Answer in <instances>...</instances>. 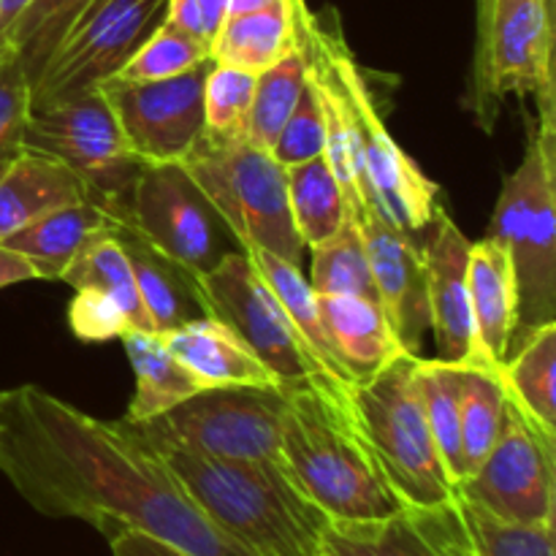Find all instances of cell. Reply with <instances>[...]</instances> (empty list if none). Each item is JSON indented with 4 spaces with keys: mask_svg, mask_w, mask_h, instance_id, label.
Returning <instances> with one entry per match:
<instances>
[{
    "mask_svg": "<svg viewBox=\"0 0 556 556\" xmlns=\"http://www.w3.org/2000/svg\"><path fill=\"white\" fill-rule=\"evenodd\" d=\"M0 472L43 516L130 527L188 556H248L182 492L125 421H101L36 386L0 394Z\"/></svg>",
    "mask_w": 556,
    "mask_h": 556,
    "instance_id": "cell-1",
    "label": "cell"
},
{
    "mask_svg": "<svg viewBox=\"0 0 556 556\" xmlns=\"http://www.w3.org/2000/svg\"><path fill=\"white\" fill-rule=\"evenodd\" d=\"M182 492L248 556H320L326 516L280 459H220L155 445Z\"/></svg>",
    "mask_w": 556,
    "mask_h": 556,
    "instance_id": "cell-2",
    "label": "cell"
},
{
    "mask_svg": "<svg viewBox=\"0 0 556 556\" xmlns=\"http://www.w3.org/2000/svg\"><path fill=\"white\" fill-rule=\"evenodd\" d=\"M280 462L329 521L389 519L405 508L358 429L353 394L320 386L282 391Z\"/></svg>",
    "mask_w": 556,
    "mask_h": 556,
    "instance_id": "cell-3",
    "label": "cell"
},
{
    "mask_svg": "<svg viewBox=\"0 0 556 556\" xmlns=\"http://www.w3.org/2000/svg\"><path fill=\"white\" fill-rule=\"evenodd\" d=\"M293 16L309 43L326 60L342 103H345L358 157L362 204H372L391 226H396L407 237H424L440 210L438 182H432L389 134L383 114L364 81L362 68L356 65L342 36L324 30L313 11L304 5V0H293Z\"/></svg>",
    "mask_w": 556,
    "mask_h": 556,
    "instance_id": "cell-4",
    "label": "cell"
},
{
    "mask_svg": "<svg viewBox=\"0 0 556 556\" xmlns=\"http://www.w3.org/2000/svg\"><path fill=\"white\" fill-rule=\"evenodd\" d=\"M486 237L510 255L519 318L508 353L525 337L556 324V134L552 119L530 123L519 166L503 179Z\"/></svg>",
    "mask_w": 556,
    "mask_h": 556,
    "instance_id": "cell-5",
    "label": "cell"
},
{
    "mask_svg": "<svg viewBox=\"0 0 556 556\" xmlns=\"http://www.w3.org/2000/svg\"><path fill=\"white\" fill-rule=\"evenodd\" d=\"M179 166L223 217L239 248L266 250L299 266L304 242L291 220L286 166L271 150L244 134H201Z\"/></svg>",
    "mask_w": 556,
    "mask_h": 556,
    "instance_id": "cell-6",
    "label": "cell"
},
{
    "mask_svg": "<svg viewBox=\"0 0 556 556\" xmlns=\"http://www.w3.org/2000/svg\"><path fill=\"white\" fill-rule=\"evenodd\" d=\"M421 356L400 353L353 386L358 429L405 508H432L456 494L424 407Z\"/></svg>",
    "mask_w": 556,
    "mask_h": 556,
    "instance_id": "cell-7",
    "label": "cell"
},
{
    "mask_svg": "<svg viewBox=\"0 0 556 556\" xmlns=\"http://www.w3.org/2000/svg\"><path fill=\"white\" fill-rule=\"evenodd\" d=\"M195 296L201 313L226 324L275 375L282 391L320 386L334 394H353V389L334 386L320 372L302 334L253 269L244 250H231L223 255L215 269L195 277Z\"/></svg>",
    "mask_w": 556,
    "mask_h": 556,
    "instance_id": "cell-8",
    "label": "cell"
},
{
    "mask_svg": "<svg viewBox=\"0 0 556 556\" xmlns=\"http://www.w3.org/2000/svg\"><path fill=\"white\" fill-rule=\"evenodd\" d=\"M119 237L195 280L231 253L233 233L179 163H144L119 215Z\"/></svg>",
    "mask_w": 556,
    "mask_h": 556,
    "instance_id": "cell-9",
    "label": "cell"
},
{
    "mask_svg": "<svg viewBox=\"0 0 556 556\" xmlns=\"http://www.w3.org/2000/svg\"><path fill=\"white\" fill-rule=\"evenodd\" d=\"M25 150L65 163L87 185L92 204L117 220L144 163L128 150L103 92L90 90L52 106L30 109Z\"/></svg>",
    "mask_w": 556,
    "mask_h": 556,
    "instance_id": "cell-10",
    "label": "cell"
},
{
    "mask_svg": "<svg viewBox=\"0 0 556 556\" xmlns=\"http://www.w3.org/2000/svg\"><path fill=\"white\" fill-rule=\"evenodd\" d=\"M286 394L280 389H201L163 416L130 424L147 443L220 459H280ZM128 424V421H125Z\"/></svg>",
    "mask_w": 556,
    "mask_h": 556,
    "instance_id": "cell-11",
    "label": "cell"
},
{
    "mask_svg": "<svg viewBox=\"0 0 556 556\" xmlns=\"http://www.w3.org/2000/svg\"><path fill=\"white\" fill-rule=\"evenodd\" d=\"M476 106L486 128L503 96H535L538 119L554 123L552 0H492L486 30L476 47Z\"/></svg>",
    "mask_w": 556,
    "mask_h": 556,
    "instance_id": "cell-12",
    "label": "cell"
},
{
    "mask_svg": "<svg viewBox=\"0 0 556 556\" xmlns=\"http://www.w3.org/2000/svg\"><path fill=\"white\" fill-rule=\"evenodd\" d=\"M456 494L500 519L556 525V432L527 416L505 391L497 443Z\"/></svg>",
    "mask_w": 556,
    "mask_h": 556,
    "instance_id": "cell-13",
    "label": "cell"
},
{
    "mask_svg": "<svg viewBox=\"0 0 556 556\" xmlns=\"http://www.w3.org/2000/svg\"><path fill=\"white\" fill-rule=\"evenodd\" d=\"M168 0H92L30 87V109L52 106L117 76L166 16Z\"/></svg>",
    "mask_w": 556,
    "mask_h": 556,
    "instance_id": "cell-14",
    "label": "cell"
},
{
    "mask_svg": "<svg viewBox=\"0 0 556 556\" xmlns=\"http://www.w3.org/2000/svg\"><path fill=\"white\" fill-rule=\"evenodd\" d=\"M212 60L157 81L98 85L128 150L141 163H179L204 134V81Z\"/></svg>",
    "mask_w": 556,
    "mask_h": 556,
    "instance_id": "cell-15",
    "label": "cell"
},
{
    "mask_svg": "<svg viewBox=\"0 0 556 556\" xmlns=\"http://www.w3.org/2000/svg\"><path fill=\"white\" fill-rule=\"evenodd\" d=\"M356 217L380 307L400 345L413 356H421L424 334L429 329L427 266L421 242L391 226L372 204L358 206Z\"/></svg>",
    "mask_w": 556,
    "mask_h": 556,
    "instance_id": "cell-16",
    "label": "cell"
},
{
    "mask_svg": "<svg viewBox=\"0 0 556 556\" xmlns=\"http://www.w3.org/2000/svg\"><path fill=\"white\" fill-rule=\"evenodd\" d=\"M421 253L427 266L429 329L434 334L438 362H472L478 358V340L470 309V288H467L470 239L443 210H438L434 220L424 231Z\"/></svg>",
    "mask_w": 556,
    "mask_h": 556,
    "instance_id": "cell-17",
    "label": "cell"
},
{
    "mask_svg": "<svg viewBox=\"0 0 556 556\" xmlns=\"http://www.w3.org/2000/svg\"><path fill=\"white\" fill-rule=\"evenodd\" d=\"M467 288H470V309L476 324L478 358L500 364L508 356L510 340L519 318V293L508 250L492 237L470 242L467 255Z\"/></svg>",
    "mask_w": 556,
    "mask_h": 556,
    "instance_id": "cell-18",
    "label": "cell"
},
{
    "mask_svg": "<svg viewBox=\"0 0 556 556\" xmlns=\"http://www.w3.org/2000/svg\"><path fill=\"white\" fill-rule=\"evenodd\" d=\"M161 337L168 351L204 383V389H223V386L280 389L275 375L220 320L201 315Z\"/></svg>",
    "mask_w": 556,
    "mask_h": 556,
    "instance_id": "cell-19",
    "label": "cell"
},
{
    "mask_svg": "<svg viewBox=\"0 0 556 556\" xmlns=\"http://www.w3.org/2000/svg\"><path fill=\"white\" fill-rule=\"evenodd\" d=\"M79 201H90L79 174L54 157L25 150L0 174V242L36 217Z\"/></svg>",
    "mask_w": 556,
    "mask_h": 556,
    "instance_id": "cell-20",
    "label": "cell"
},
{
    "mask_svg": "<svg viewBox=\"0 0 556 556\" xmlns=\"http://www.w3.org/2000/svg\"><path fill=\"white\" fill-rule=\"evenodd\" d=\"M101 233H119L117 220L92 201H79L36 217L0 244L25 255L38 269L41 280H60L74 255Z\"/></svg>",
    "mask_w": 556,
    "mask_h": 556,
    "instance_id": "cell-21",
    "label": "cell"
},
{
    "mask_svg": "<svg viewBox=\"0 0 556 556\" xmlns=\"http://www.w3.org/2000/svg\"><path fill=\"white\" fill-rule=\"evenodd\" d=\"M244 253H248L250 264L258 271L261 280L266 282V288H269L277 296V302L282 304V309H286V315L291 318V324L296 326L304 345L309 348L313 358L318 362L320 372H324L334 386L353 389L356 380H353V375L348 372V367L342 364L340 353L334 351V342H331L324 324V315H320L318 296H315V291L309 288L307 277L299 271L296 264H288V261L277 258V255L266 253V250L248 248Z\"/></svg>",
    "mask_w": 556,
    "mask_h": 556,
    "instance_id": "cell-22",
    "label": "cell"
},
{
    "mask_svg": "<svg viewBox=\"0 0 556 556\" xmlns=\"http://www.w3.org/2000/svg\"><path fill=\"white\" fill-rule=\"evenodd\" d=\"M318 307L334 351L356 383L400 353H407L378 302L358 296H318Z\"/></svg>",
    "mask_w": 556,
    "mask_h": 556,
    "instance_id": "cell-23",
    "label": "cell"
},
{
    "mask_svg": "<svg viewBox=\"0 0 556 556\" xmlns=\"http://www.w3.org/2000/svg\"><path fill=\"white\" fill-rule=\"evenodd\" d=\"M119 340L136 375V389L125 413L128 424L152 421L204 389L155 331H125Z\"/></svg>",
    "mask_w": 556,
    "mask_h": 556,
    "instance_id": "cell-24",
    "label": "cell"
},
{
    "mask_svg": "<svg viewBox=\"0 0 556 556\" xmlns=\"http://www.w3.org/2000/svg\"><path fill=\"white\" fill-rule=\"evenodd\" d=\"M296 41L293 0L228 14L210 43V60L217 65L261 74L275 65Z\"/></svg>",
    "mask_w": 556,
    "mask_h": 556,
    "instance_id": "cell-25",
    "label": "cell"
},
{
    "mask_svg": "<svg viewBox=\"0 0 556 556\" xmlns=\"http://www.w3.org/2000/svg\"><path fill=\"white\" fill-rule=\"evenodd\" d=\"M500 378L527 416L556 432V324L525 337L500 364Z\"/></svg>",
    "mask_w": 556,
    "mask_h": 556,
    "instance_id": "cell-26",
    "label": "cell"
},
{
    "mask_svg": "<svg viewBox=\"0 0 556 556\" xmlns=\"http://www.w3.org/2000/svg\"><path fill=\"white\" fill-rule=\"evenodd\" d=\"M60 282H68L71 288H92L112 299L128 318L134 331H155L144 307L136 293L134 271H130L128 253L119 239V233H101L90 239L79 253L74 255L68 266L60 275Z\"/></svg>",
    "mask_w": 556,
    "mask_h": 556,
    "instance_id": "cell-27",
    "label": "cell"
},
{
    "mask_svg": "<svg viewBox=\"0 0 556 556\" xmlns=\"http://www.w3.org/2000/svg\"><path fill=\"white\" fill-rule=\"evenodd\" d=\"M286 182L291 220L304 248L326 242L331 233H337L342 220L353 215L326 155L286 166Z\"/></svg>",
    "mask_w": 556,
    "mask_h": 556,
    "instance_id": "cell-28",
    "label": "cell"
},
{
    "mask_svg": "<svg viewBox=\"0 0 556 556\" xmlns=\"http://www.w3.org/2000/svg\"><path fill=\"white\" fill-rule=\"evenodd\" d=\"M459 421H462V456L465 478L486 459L497 443L505 416V386L500 367L472 358L459 364ZM462 486V483H459Z\"/></svg>",
    "mask_w": 556,
    "mask_h": 556,
    "instance_id": "cell-29",
    "label": "cell"
},
{
    "mask_svg": "<svg viewBox=\"0 0 556 556\" xmlns=\"http://www.w3.org/2000/svg\"><path fill=\"white\" fill-rule=\"evenodd\" d=\"M119 239H123L125 253H128L136 293H139V302L141 307H144L155 334H166V331L193 320V315H190V304L199 307L195 280H190V277H185L182 271L174 269L172 264L157 258L152 250H147L144 244L136 242V239L130 237H119Z\"/></svg>",
    "mask_w": 556,
    "mask_h": 556,
    "instance_id": "cell-30",
    "label": "cell"
},
{
    "mask_svg": "<svg viewBox=\"0 0 556 556\" xmlns=\"http://www.w3.org/2000/svg\"><path fill=\"white\" fill-rule=\"evenodd\" d=\"M309 250L313 266L307 282L315 296H358L380 304L356 215H348L337 233Z\"/></svg>",
    "mask_w": 556,
    "mask_h": 556,
    "instance_id": "cell-31",
    "label": "cell"
},
{
    "mask_svg": "<svg viewBox=\"0 0 556 556\" xmlns=\"http://www.w3.org/2000/svg\"><path fill=\"white\" fill-rule=\"evenodd\" d=\"M320 556H438L424 538L410 510L402 508L389 519L326 521Z\"/></svg>",
    "mask_w": 556,
    "mask_h": 556,
    "instance_id": "cell-32",
    "label": "cell"
},
{
    "mask_svg": "<svg viewBox=\"0 0 556 556\" xmlns=\"http://www.w3.org/2000/svg\"><path fill=\"white\" fill-rule=\"evenodd\" d=\"M304 85H307V54L302 43L293 41V47L275 65L255 76L253 103H250L242 134L255 144L271 150L277 134L299 103Z\"/></svg>",
    "mask_w": 556,
    "mask_h": 556,
    "instance_id": "cell-33",
    "label": "cell"
},
{
    "mask_svg": "<svg viewBox=\"0 0 556 556\" xmlns=\"http://www.w3.org/2000/svg\"><path fill=\"white\" fill-rule=\"evenodd\" d=\"M459 364H445L438 362V358H421V362H418V383H421L429 429H432L440 462H443L454 489H459V483L465 481V456H462L459 421Z\"/></svg>",
    "mask_w": 556,
    "mask_h": 556,
    "instance_id": "cell-34",
    "label": "cell"
},
{
    "mask_svg": "<svg viewBox=\"0 0 556 556\" xmlns=\"http://www.w3.org/2000/svg\"><path fill=\"white\" fill-rule=\"evenodd\" d=\"M90 3L92 0H30L27 3V9L5 36L3 47L16 54L30 79V87L36 85L41 71L47 68L52 54L58 52V47Z\"/></svg>",
    "mask_w": 556,
    "mask_h": 556,
    "instance_id": "cell-35",
    "label": "cell"
},
{
    "mask_svg": "<svg viewBox=\"0 0 556 556\" xmlns=\"http://www.w3.org/2000/svg\"><path fill=\"white\" fill-rule=\"evenodd\" d=\"M456 514L478 556H556V525H519L454 494Z\"/></svg>",
    "mask_w": 556,
    "mask_h": 556,
    "instance_id": "cell-36",
    "label": "cell"
},
{
    "mask_svg": "<svg viewBox=\"0 0 556 556\" xmlns=\"http://www.w3.org/2000/svg\"><path fill=\"white\" fill-rule=\"evenodd\" d=\"M210 60V43L195 41L188 33L177 30V27L161 25L144 38L139 49L134 52V58L117 71V76L112 79L119 81H157L168 79V76H177L190 71L193 65Z\"/></svg>",
    "mask_w": 556,
    "mask_h": 556,
    "instance_id": "cell-37",
    "label": "cell"
},
{
    "mask_svg": "<svg viewBox=\"0 0 556 556\" xmlns=\"http://www.w3.org/2000/svg\"><path fill=\"white\" fill-rule=\"evenodd\" d=\"M255 76L258 74L212 63L204 81V134H242L253 103Z\"/></svg>",
    "mask_w": 556,
    "mask_h": 556,
    "instance_id": "cell-38",
    "label": "cell"
},
{
    "mask_svg": "<svg viewBox=\"0 0 556 556\" xmlns=\"http://www.w3.org/2000/svg\"><path fill=\"white\" fill-rule=\"evenodd\" d=\"M326 152V117L320 98L315 92L313 81L307 76L299 103L293 106L291 117L277 134L271 155L280 166H296V163L313 161V157L324 155Z\"/></svg>",
    "mask_w": 556,
    "mask_h": 556,
    "instance_id": "cell-39",
    "label": "cell"
},
{
    "mask_svg": "<svg viewBox=\"0 0 556 556\" xmlns=\"http://www.w3.org/2000/svg\"><path fill=\"white\" fill-rule=\"evenodd\" d=\"M30 117V79L9 47H0V161L25 152V125Z\"/></svg>",
    "mask_w": 556,
    "mask_h": 556,
    "instance_id": "cell-40",
    "label": "cell"
},
{
    "mask_svg": "<svg viewBox=\"0 0 556 556\" xmlns=\"http://www.w3.org/2000/svg\"><path fill=\"white\" fill-rule=\"evenodd\" d=\"M68 326L85 342L119 340L125 331H134L123 309L92 288H76L68 304Z\"/></svg>",
    "mask_w": 556,
    "mask_h": 556,
    "instance_id": "cell-41",
    "label": "cell"
},
{
    "mask_svg": "<svg viewBox=\"0 0 556 556\" xmlns=\"http://www.w3.org/2000/svg\"><path fill=\"white\" fill-rule=\"evenodd\" d=\"M418 530L424 532L438 556H478L472 548L470 538H467L465 525H462L459 514H456L454 497L448 503L432 505V508H407Z\"/></svg>",
    "mask_w": 556,
    "mask_h": 556,
    "instance_id": "cell-42",
    "label": "cell"
},
{
    "mask_svg": "<svg viewBox=\"0 0 556 556\" xmlns=\"http://www.w3.org/2000/svg\"><path fill=\"white\" fill-rule=\"evenodd\" d=\"M101 535L106 538L112 556H188L172 543L157 541L147 532L130 530V527H109Z\"/></svg>",
    "mask_w": 556,
    "mask_h": 556,
    "instance_id": "cell-43",
    "label": "cell"
},
{
    "mask_svg": "<svg viewBox=\"0 0 556 556\" xmlns=\"http://www.w3.org/2000/svg\"><path fill=\"white\" fill-rule=\"evenodd\" d=\"M163 22L177 27V30L188 33V36L195 38V41L210 43V36H206V27H204V16H201V9H199V0H168Z\"/></svg>",
    "mask_w": 556,
    "mask_h": 556,
    "instance_id": "cell-44",
    "label": "cell"
},
{
    "mask_svg": "<svg viewBox=\"0 0 556 556\" xmlns=\"http://www.w3.org/2000/svg\"><path fill=\"white\" fill-rule=\"evenodd\" d=\"M27 280H41L36 266H33L25 255L14 253V250L0 244V288L16 286V282H27Z\"/></svg>",
    "mask_w": 556,
    "mask_h": 556,
    "instance_id": "cell-45",
    "label": "cell"
},
{
    "mask_svg": "<svg viewBox=\"0 0 556 556\" xmlns=\"http://www.w3.org/2000/svg\"><path fill=\"white\" fill-rule=\"evenodd\" d=\"M228 3H231V0H199V9H201V16H204V27H206V36H210V43L212 38H215L217 27H220L223 20L228 16Z\"/></svg>",
    "mask_w": 556,
    "mask_h": 556,
    "instance_id": "cell-46",
    "label": "cell"
},
{
    "mask_svg": "<svg viewBox=\"0 0 556 556\" xmlns=\"http://www.w3.org/2000/svg\"><path fill=\"white\" fill-rule=\"evenodd\" d=\"M30 0H0V47L5 43V36L14 27V22L20 20L22 11L27 9Z\"/></svg>",
    "mask_w": 556,
    "mask_h": 556,
    "instance_id": "cell-47",
    "label": "cell"
},
{
    "mask_svg": "<svg viewBox=\"0 0 556 556\" xmlns=\"http://www.w3.org/2000/svg\"><path fill=\"white\" fill-rule=\"evenodd\" d=\"M271 3H280V0H231V3H228V14H242V11L264 9V5Z\"/></svg>",
    "mask_w": 556,
    "mask_h": 556,
    "instance_id": "cell-48",
    "label": "cell"
},
{
    "mask_svg": "<svg viewBox=\"0 0 556 556\" xmlns=\"http://www.w3.org/2000/svg\"><path fill=\"white\" fill-rule=\"evenodd\" d=\"M489 9H492V0H478V41H481L483 30H486Z\"/></svg>",
    "mask_w": 556,
    "mask_h": 556,
    "instance_id": "cell-49",
    "label": "cell"
},
{
    "mask_svg": "<svg viewBox=\"0 0 556 556\" xmlns=\"http://www.w3.org/2000/svg\"><path fill=\"white\" fill-rule=\"evenodd\" d=\"M9 163H11V161H9ZM9 163H3V161H0V174L5 172V166H9Z\"/></svg>",
    "mask_w": 556,
    "mask_h": 556,
    "instance_id": "cell-50",
    "label": "cell"
}]
</instances>
